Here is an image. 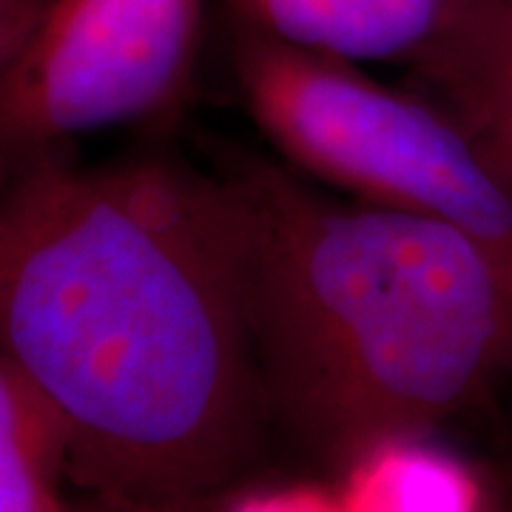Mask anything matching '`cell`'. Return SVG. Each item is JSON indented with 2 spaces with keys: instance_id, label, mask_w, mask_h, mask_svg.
I'll list each match as a JSON object with an SVG mask.
<instances>
[{
  "instance_id": "cell-1",
  "label": "cell",
  "mask_w": 512,
  "mask_h": 512,
  "mask_svg": "<svg viewBox=\"0 0 512 512\" xmlns=\"http://www.w3.org/2000/svg\"><path fill=\"white\" fill-rule=\"evenodd\" d=\"M0 359L60 421L80 493L200 512L265 399L228 183L69 146L0 157Z\"/></svg>"
},
{
  "instance_id": "cell-2",
  "label": "cell",
  "mask_w": 512,
  "mask_h": 512,
  "mask_svg": "<svg viewBox=\"0 0 512 512\" xmlns=\"http://www.w3.org/2000/svg\"><path fill=\"white\" fill-rule=\"evenodd\" d=\"M225 183L265 396L319 450L348 464L384 439L430 436L510 376L507 259L274 165Z\"/></svg>"
},
{
  "instance_id": "cell-3",
  "label": "cell",
  "mask_w": 512,
  "mask_h": 512,
  "mask_svg": "<svg viewBox=\"0 0 512 512\" xmlns=\"http://www.w3.org/2000/svg\"><path fill=\"white\" fill-rule=\"evenodd\" d=\"M237 66L256 123L316 180L456 228L512 265V180L433 103L265 32L242 40Z\"/></svg>"
},
{
  "instance_id": "cell-4",
  "label": "cell",
  "mask_w": 512,
  "mask_h": 512,
  "mask_svg": "<svg viewBox=\"0 0 512 512\" xmlns=\"http://www.w3.org/2000/svg\"><path fill=\"white\" fill-rule=\"evenodd\" d=\"M202 0H49L0 66V157L143 123L183 94Z\"/></svg>"
},
{
  "instance_id": "cell-5",
  "label": "cell",
  "mask_w": 512,
  "mask_h": 512,
  "mask_svg": "<svg viewBox=\"0 0 512 512\" xmlns=\"http://www.w3.org/2000/svg\"><path fill=\"white\" fill-rule=\"evenodd\" d=\"M410 66L413 89L512 180V0H458Z\"/></svg>"
},
{
  "instance_id": "cell-6",
  "label": "cell",
  "mask_w": 512,
  "mask_h": 512,
  "mask_svg": "<svg viewBox=\"0 0 512 512\" xmlns=\"http://www.w3.org/2000/svg\"><path fill=\"white\" fill-rule=\"evenodd\" d=\"M458 0H248L259 32L339 63H413Z\"/></svg>"
},
{
  "instance_id": "cell-7",
  "label": "cell",
  "mask_w": 512,
  "mask_h": 512,
  "mask_svg": "<svg viewBox=\"0 0 512 512\" xmlns=\"http://www.w3.org/2000/svg\"><path fill=\"white\" fill-rule=\"evenodd\" d=\"M342 512H493L473 464L427 436H396L345 464Z\"/></svg>"
},
{
  "instance_id": "cell-8",
  "label": "cell",
  "mask_w": 512,
  "mask_h": 512,
  "mask_svg": "<svg viewBox=\"0 0 512 512\" xmlns=\"http://www.w3.org/2000/svg\"><path fill=\"white\" fill-rule=\"evenodd\" d=\"M66 481L63 427L15 367L0 359V512H49Z\"/></svg>"
},
{
  "instance_id": "cell-9",
  "label": "cell",
  "mask_w": 512,
  "mask_h": 512,
  "mask_svg": "<svg viewBox=\"0 0 512 512\" xmlns=\"http://www.w3.org/2000/svg\"><path fill=\"white\" fill-rule=\"evenodd\" d=\"M222 512H342L339 495L313 484H282L237 495Z\"/></svg>"
},
{
  "instance_id": "cell-10",
  "label": "cell",
  "mask_w": 512,
  "mask_h": 512,
  "mask_svg": "<svg viewBox=\"0 0 512 512\" xmlns=\"http://www.w3.org/2000/svg\"><path fill=\"white\" fill-rule=\"evenodd\" d=\"M49 0H0V66L18 52Z\"/></svg>"
},
{
  "instance_id": "cell-11",
  "label": "cell",
  "mask_w": 512,
  "mask_h": 512,
  "mask_svg": "<svg viewBox=\"0 0 512 512\" xmlns=\"http://www.w3.org/2000/svg\"><path fill=\"white\" fill-rule=\"evenodd\" d=\"M49 512H140V510H131V507H123V504H114V501H106V498H100V495L83 493V498H77V501H66V498H60V504L52 507Z\"/></svg>"
}]
</instances>
